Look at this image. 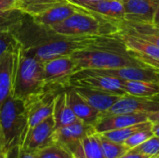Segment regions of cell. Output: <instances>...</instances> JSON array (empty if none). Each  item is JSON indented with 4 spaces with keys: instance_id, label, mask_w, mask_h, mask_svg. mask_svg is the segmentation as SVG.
<instances>
[{
    "instance_id": "obj_1",
    "label": "cell",
    "mask_w": 159,
    "mask_h": 158,
    "mask_svg": "<svg viewBox=\"0 0 159 158\" xmlns=\"http://www.w3.org/2000/svg\"><path fill=\"white\" fill-rule=\"evenodd\" d=\"M75 72L88 69H113L143 64L129 51L121 39L116 43L78 50L71 55Z\"/></svg>"
},
{
    "instance_id": "obj_2",
    "label": "cell",
    "mask_w": 159,
    "mask_h": 158,
    "mask_svg": "<svg viewBox=\"0 0 159 158\" xmlns=\"http://www.w3.org/2000/svg\"><path fill=\"white\" fill-rule=\"evenodd\" d=\"M46 88L43 62L18 43L14 48V74L11 96L25 101Z\"/></svg>"
},
{
    "instance_id": "obj_3",
    "label": "cell",
    "mask_w": 159,
    "mask_h": 158,
    "mask_svg": "<svg viewBox=\"0 0 159 158\" xmlns=\"http://www.w3.org/2000/svg\"><path fill=\"white\" fill-rule=\"evenodd\" d=\"M120 21L102 17L82 7L62 22L48 28L61 36L113 35L119 33Z\"/></svg>"
},
{
    "instance_id": "obj_4",
    "label": "cell",
    "mask_w": 159,
    "mask_h": 158,
    "mask_svg": "<svg viewBox=\"0 0 159 158\" xmlns=\"http://www.w3.org/2000/svg\"><path fill=\"white\" fill-rule=\"evenodd\" d=\"M0 125L4 138L5 153L20 145L28 128L24 102L9 96L0 108Z\"/></svg>"
},
{
    "instance_id": "obj_5",
    "label": "cell",
    "mask_w": 159,
    "mask_h": 158,
    "mask_svg": "<svg viewBox=\"0 0 159 158\" xmlns=\"http://www.w3.org/2000/svg\"><path fill=\"white\" fill-rule=\"evenodd\" d=\"M43 69L46 88L60 92L69 88L70 79L75 73V63L71 56H62L43 62Z\"/></svg>"
},
{
    "instance_id": "obj_6",
    "label": "cell",
    "mask_w": 159,
    "mask_h": 158,
    "mask_svg": "<svg viewBox=\"0 0 159 158\" xmlns=\"http://www.w3.org/2000/svg\"><path fill=\"white\" fill-rule=\"evenodd\" d=\"M125 80L120 78L98 74L92 70H81L75 72L69 83V88H89L114 94L124 95Z\"/></svg>"
},
{
    "instance_id": "obj_7",
    "label": "cell",
    "mask_w": 159,
    "mask_h": 158,
    "mask_svg": "<svg viewBox=\"0 0 159 158\" xmlns=\"http://www.w3.org/2000/svg\"><path fill=\"white\" fill-rule=\"evenodd\" d=\"M59 91L46 88L41 92L23 101L27 111V129L36 126L53 115L54 101Z\"/></svg>"
},
{
    "instance_id": "obj_8",
    "label": "cell",
    "mask_w": 159,
    "mask_h": 158,
    "mask_svg": "<svg viewBox=\"0 0 159 158\" xmlns=\"http://www.w3.org/2000/svg\"><path fill=\"white\" fill-rule=\"evenodd\" d=\"M54 130L55 122L51 115L36 126L27 129L20 146L24 150L34 153L54 142Z\"/></svg>"
},
{
    "instance_id": "obj_9",
    "label": "cell",
    "mask_w": 159,
    "mask_h": 158,
    "mask_svg": "<svg viewBox=\"0 0 159 158\" xmlns=\"http://www.w3.org/2000/svg\"><path fill=\"white\" fill-rule=\"evenodd\" d=\"M124 20L133 23L152 24L159 0H122Z\"/></svg>"
},
{
    "instance_id": "obj_10",
    "label": "cell",
    "mask_w": 159,
    "mask_h": 158,
    "mask_svg": "<svg viewBox=\"0 0 159 158\" xmlns=\"http://www.w3.org/2000/svg\"><path fill=\"white\" fill-rule=\"evenodd\" d=\"M93 133H96L93 126L78 120L70 125L55 129L53 142L69 149L72 145Z\"/></svg>"
},
{
    "instance_id": "obj_11",
    "label": "cell",
    "mask_w": 159,
    "mask_h": 158,
    "mask_svg": "<svg viewBox=\"0 0 159 158\" xmlns=\"http://www.w3.org/2000/svg\"><path fill=\"white\" fill-rule=\"evenodd\" d=\"M148 120L147 114H116V115H102L99 120L94 125L95 132L102 134L103 132L126 128L136 125Z\"/></svg>"
},
{
    "instance_id": "obj_12",
    "label": "cell",
    "mask_w": 159,
    "mask_h": 158,
    "mask_svg": "<svg viewBox=\"0 0 159 158\" xmlns=\"http://www.w3.org/2000/svg\"><path fill=\"white\" fill-rule=\"evenodd\" d=\"M66 97L68 104L77 119L94 127L102 114L91 107L74 88L66 89Z\"/></svg>"
},
{
    "instance_id": "obj_13",
    "label": "cell",
    "mask_w": 159,
    "mask_h": 158,
    "mask_svg": "<svg viewBox=\"0 0 159 158\" xmlns=\"http://www.w3.org/2000/svg\"><path fill=\"white\" fill-rule=\"evenodd\" d=\"M74 88L91 107H93L102 115L105 114L122 96L89 88L78 87Z\"/></svg>"
},
{
    "instance_id": "obj_14",
    "label": "cell",
    "mask_w": 159,
    "mask_h": 158,
    "mask_svg": "<svg viewBox=\"0 0 159 158\" xmlns=\"http://www.w3.org/2000/svg\"><path fill=\"white\" fill-rule=\"evenodd\" d=\"M82 7L71 3L67 2L64 4L58 5L44 13L32 17L34 21L39 25L45 27H51L53 25L59 24L68 19L70 16L75 14V12L79 11Z\"/></svg>"
},
{
    "instance_id": "obj_15",
    "label": "cell",
    "mask_w": 159,
    "mask_h": 158,
    "mask_svg": "<svg viewBox=\"0 0 159 158\" xmlns=\"http://www.w3.org/2000/svg\"><path fill=\"white\" fill-rule=\"evenodd\" d=\"M76 6L110 20H124L125 14L122 0H100Z\"/></svg>"
},
{
    "instance_id": "obj_16",
    "label": "cell",
    "mask_w": 159,
    "mask_h": 158,
    "mask_svg": "<svg viewBox=\"0 0 159 158\" xmlns=\"http://www.w3.org/2000/svg\"><path fill=\"white\" fill-rule=\"evenodd\" d=\"M14 48L0 57V108L6 100L11 95L12 91L14 74Z\"/></svg>"
},
{
    "instance_id": "obj_17",
    "label": "cell",
    "mask_w": 159,
    "mask_h": 158,
    "mask_svg": "<svg viewBox=\"0 0 159 158\" xmlns=\"http://www.w3.org/2000/svg\"><path fill=\"white\" fill-rule=\"evenodd\" d=\"M68 150L74 158H105L98 133L85 137Z\"/></svg>"
},
{
    "instance_id": "obj_18",
    "label": "cell",
    "mask_w": 159,
    "mask_h": 158,
    "mask_svg": "<svg viewBox=\"0 0 159 158\" xmlns=\"http://www.w3.org/2000/svg\"><path fill=\"white\" fill-rule=\"evenodd\" d=\"M117 34L129 51L159 60V47L152 42L124 32H121Z\"/></svg>"
},
{
    "instance_id": "obj_19",
    "label": "cell",
    "mask_w": 159,
    "mask_h": 158,
    "mask_svg": "<svg viewBox=\"0 0 159 158\" xmlns=\"http://www.w3.org/2000/svg\"><path fill=\"white\" fill-rule=\"evenodd\" d=\"M53 119L55 122V129L64 127L78 121L77 117L72 111L68 104L66 97V89L60 91L54 101L53 108Z\"/></svg>"
},
{
    "instance_id": "obj_20",
    "label": "cell",
    "mask_w": 159,
    "mask_h": 158,
    "mask_svg": "<svg viewBox=\"0 0 159 158\" xmlns=\"http://www.w3.org/2000/svg\"><path fill=\"white\" fill-rule=\"evenodd\" d=\"M124 32L148 40L159 47V29L152 24L133 23L126 20L119 22V33ZM118 33V34H119Z\"/></svg>"
},
{
    "instance_id": "obj_21",
    "label": "cell",
    "mask_w": 159,
    "mask_h": 158,
    "mask_svg": "<svg viewBox=\"0 0 159 158\" xmlns=\"http://www.w3.org/2000/svg\"><path fill=\"white\" fill-rule=\"evenodd\" d=\"M124 91L139 97H152L159 94V82L148 80H125Z\"/></svg>"
},
{
    "instance_id": "obj_22",
    "label": "cell",
    "mask_w": 159,
    "mask_h": 158,
    "mask_svg": "<svg viewBox=\"0 0 159 158\" xmlns=\"http://www.w3.org/2000/svg\"><path fill=\"white\" fill-rule=\"evenodd\" d=\"M69 2L68 0H19V9L24 13L34 17L44 13L45 11L58 6Z\"/></svg>"
},
{
    "instance_id": "obj_23",
    "label": "cell",
    "mask_w": 159,
    "mask_h": 158,
    "mask_svg": "<svg viewBox=\"0 0 159 158\" xmlns=\"http://www.w3.org/2000/svg\"><path fill=\"white\" fill-rule=\"evenodd\" d=\"M151 127H152V122L147 120V121H144V122H142V123H139L136 125L126 127V128L109 130V131L102 133L101 135H102L103 137H105L106 139H108L110 141L123 143L127 139H129L134 133H136L140 130L145 129H149Z\"/></svg>"
},
{
    "instance_id": "obj_24",
    "label": "cell",
    "mask_w": 159,
    "mask_h": 158,
    "mask_svg": "<svg viewBox=\"0 0 159 158\" xmlns=\"http://www.w3.org/2000/svg\"><path fill=\"white\" fill-rule=\"evenodd\" d=\"M26 13L19 8L0 11V32H12L25 18Z\"/></svg>"
},
{
    "instance_id": "obj_25",
    "label": "cell",
    "mask_w": 159,
    "mask_h": 158,
    "mask_svg": "<svg viewBox=\"0 0 159 158\" xmlns=\"http://www.w3.org/2000/svg\"><path fill=\"white\" fill-rule=\"evenodd\" d=\"M99 136L105 158H119L129 151L124 143L110 141L101 134H99Z\"/></svg>"
},
{
    "instance_id": "obj_26",
    "label": "cell",
    "mask_w": 159,
    "mask_h": 158,
    "mask_svg": "<svg viewBox=\"0 0 159 158\" xmlns=\"http://www.w3.org/2000/svg\"><path fill=\"white\" fill-rule=\"evenodd\" d=\"M34 154L36 158H74L68 149L57 142L45 146Z\"/></svg>"
},
{
    "instance_id": "obj_27",
    "label": "cell",
    "mask_w": 159,
    "mask_h": 158,
    "mask_svg": "<svg viewBox=\"0 0 159 158\" xmlns=\"http://www.w3.org/2000/svg\"><path fill=\"white\" fill-rule=\"evenodd\" d=\"M153 136H154V133L152 131V127H151L149 129H143L134 133L129 139H127L123 143L129 148V150H130L143 144L144 142H146Z\"/></svg>"
},
{
    "instance_id": "obj_28",
    "label": "cell",
    "mask_w": 159,
    "mask_h": 158,
    "mask_svg": "<svg viewBox=\"0 0 159 158\" xmlns=\"http://www.w3.org/2000/svg\"><path fill=\"white\" fill-rule=\"evenodd\" d=\"M19 42L10 32H0V57L13 49Z\"/></svg>"
},
{
    "instance_id": "obj_29",
    "label": "cell",
    "mask_w": 159,
    "mask_h": 158,
    "mask_svg": "<svg viewBox=\"0 0 159 158\" xmlns=\"http://www.w3.org/2000/svg\"><path fill=\"white\" fill-rule=\"evenodd\" d=\"M6 158H36L35 154L24 150L20 145H16L6 153Z\"/></svg>"
},
{
    "instance_id": "obj_30",
    "label": "cell",
    "mask_w": 159,
    "mask_h": 158,
    "mask_svg": "<svg viewBox=\"0 0 159 158\" xmlns=\"http://www.w3.org/2000/svg\"><path fill=\"white\" fill-rule=\"evenodd\" d=\"M134 57L139 60L143 65L147 66V67H150L154 70H157L159 71V60L157 59H154V58H150V57H147V56H144L143 54H139V53H134V52H131Z\"/></svg>"
},
{
    "instance_id": "obj_31",
    "label": "cell",
    "mask_w": 159,
    "mask_h": 158,
    "mask_svg": "<svg viewBox=\"0 0 159 158\" xmlns=\"http://www.w3.org/2000/svg\"><path fill=\"white\" fill-rule=\"evenodd\" d=\"M19 8V0H0V11Z\"/></svg>"
},
{
    "instance_id": "obj_32",
    "label": "cell",
    "mask_w": 159,
    "mask_h": 158,
    "mask_svg": "<svg viewBox=\"0 0 159 158\" xmlns=\"http://www.w3.org/2000/svg\"><path fill=\"white\" fill-rule=\"evenodd\" d=\"M150 156H145V155H142L139 153H136L132 150L128 151L125 155H123L122 156H120L119 158H149Z\"/></svg>"
},
{
    "instance_id": "obj_33",
    "label": "cell",
    "mask_w": 159,
    "mask_h": 158,
    "mask_svg": "<svg viewBox=\"0 0 159 158\" xmlns=\"http://www.w3.org/2000/svg\"><path fill=\"white\" fill-rule=\"evenodd\" d=\"M148 120L152 123H157L159 122V111L148 114Z\"/></svg>"
},
{
    "instance_id": "obj_34",
    "label": "cell",
    "mask_w": 159,
    "mask_h": 158,
    "mask_svg": "<svg viewBox=\"0 0 159 158\" xmlns=\"http://www.w3.org/2000/svg\"><path fill=\"white\" fill-rule=\"evenodd\" d=\"M152 25L155 26L156 28H158L159 29V6L157 8V11L155 13V16H154V20H153V22H152Z\"/></svg>"
},
{
    "instance_id": "obj_35",
    "label": "cell",
    "mask_w": 159,
    "mask_h": 158,
    "mask_svg": "<svg viewBox=\"0 0 159 158\" xmlns=\"http://www.w3.org/2000/svg\"><path fill=\"white\" fill-rule=\"evenodd\" d=\"M152 131L154 133V136L159 138V122L152 123Z\"/></svg>"
},
{
    "instance_id": "obj_36",
    "label": "cell",
    "mask_w": 159,
    "mask_h": 158,
    "mask_svg": "<svg viewBox=\"0 0 159 158\" xmlns=\"http://www.w3.org/2000/svg\"><path fill=\"white\" fill-rule=\"evenodd\" d=\"M68 1L75 5H80L83 3H89V2H95V1H100V0H68Z\"/></svg>"
},
{
    "instance_id": "obj_37",
    "label": "cell",
    "mask_w": 159,
    "mask_h": 158,
    "mask_svg": "<svg viewBox=\"0 0 159 158\" xmlns=\"http://www.w3.org/2000/svg\"><path fill=\"white\" fill-rule=\"evenodd\" d=\"M0 153H5V147H4V138L2 133V129L0 125Z\"/></svg>"
},
{
    "instance_id": "obj_38",
    "label": "cell",
    "mask_w": 159,
    "mask_h": 158,
    "mask_svg": "<svg viewBox=\"0 0 159 158\" xmlns=\"http://www.w3.org/2000/svg\"><path fill=\"white\" fill-rule=\"evenodd\" d=\"M0 158H6V154L5 153H0Z\"/></svg>"
},
{
    "instance_id": "obj_39",
    "label": "cell",
    "mask_w": 159,
    "mask_h": 158,
    "mask_svg": "<svg viewBox=\"0 0 159 158\" xmlns=\"http://www.w3.org/2000/svg\"><path fill=\"white\" fill-rule=\"evenodd\" d=\"M149 158H159V155H158V156H150Z\"/></svg>"
}]
</instances>
